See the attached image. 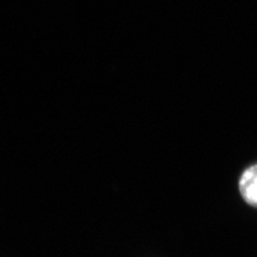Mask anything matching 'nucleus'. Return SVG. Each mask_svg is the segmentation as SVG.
Returning a JSON list of instances; mask_svg holds the SVG:
<instances>
[{"label":"nucleus","instance_id":"nucleus-1","mask_svg":"<svg viewBox=\"0 0 257 257\" xmlns=\"http://www.w3.org/2000/svg\"><path fill=\"white\" fill-rule=\"evenodd\" d=\"M240 197L250 206L257 208V163L248 167L238 181Z\"/></svg>","mask_w":257,"mask_h":257}]
</instances>
